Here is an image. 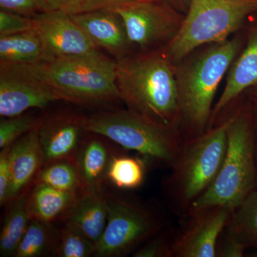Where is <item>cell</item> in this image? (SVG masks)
<instances>
[{"mask_svg": "<svg viewBox=\"0 0 257 257\" xmlns=\"http://www.w3.org/2000/svg\"><path fill=\"white\" fill-rule=\"evenodd\" d=\"M241 47L239 38L229 39L174 64L178 88V130L183 142L209 130L216 91Z\"/></svg>", "mask_w": 257, "mask_h": 257, "instance_id": "1", "label": "cell"}, {"mask_svg": "<svg viewBox=\"0 0 257 257\" xmlns=\"http://www.w3.org/2000/svg\"><path fill=\"white\" fill-rule=\"evenodd\" d=\"M116 62V87L127 109L178 128L175 65L162 50L131 53Z\"/></svg>", "mask_w": 257, "mask_h": 257, "instance_id": "2", "label": "cell"}, {"mask_svg": "<svg viewBox=\"0 0 257 257\" xmlns=\"http://www.w3.org/2000/svg\"><path fill=\"white\" fill-rule=\"evenodd\" d=\"M226 135L227 143L220 170L209 189L187 212L216 206L234 210L256 189L253 107L241 106L228 118Z\"/></svg>", "mask_w": 257, "mask_h": 257, "instance_id": "3", "label": "cell"}, {"mask_svg": "<svg viewBox=\"0 0 257 257\" xmlns=\"http://www.w3.org/2000/svg\"><path fill=\"white\" fill-rule=\"evenodd\" d=\"M227 119L202 135L183 142L178 158L164 181L171 210L183 216L209 189L220 170L227 143Z\"/></svg>", "mask_w": 257, "mask_h": 257, "instance_id": "4", "label": "cell"}, {"mask_svg": "<svg viewBox=\"0 0 257 257\" xmlns=\"http://www.w3.org/2000/svg\"><path fill=\"white\" fill-rule=\"evenodd\" d=\"M84 128L125 150L138 152L145 160L170 169L183 145L178 128L159 124L128 109L87 116Z\"/></svg>", "mask_w": 257, "mask_h": 257, "instance_id": "5", "label": "cell"}, {"mask_svg": "<svg viewBox=\"0 0 257 257\" xmlns=\"http://www.w3.org/2000/svg\"><path fill=\"white\" fill-rule=\"evenodd\" d=\"M61 100L96 105L121 100L116 84V62L100 52L69 56L37 64Z\"/></svg>", "mask_w": 257, "mask_h": 257, "instance_id": "6", "label": "cell"}, {"mask_svg": "<svg viewBox=\"0 0 257 257\" xmlns=\"http://www.w3.org/2000/svg\"><path fill=\"white\" fill-rule=\"evenodd\" d=\"M257 12V0H191L175 36L162 52L173 64L208 44L221 43Z\"/></svg>", "mask_w": 257, "mask_h": 257, "instance_id": "7", "label": "cell"}, {"mask_svg": "<svg viewBox=\"0 0 257 257\" xmlns=\"http://www.w3.org/2000/svg\"><path fill=\"white\" fill-rule=\"evenodd\" d=\"M108 203L107 223L94 256H126L164 230V221L146 206L109 195Z\"/></svg>", "mask_w": 257, "mask_h": 257, "instance_id": "8", "label": "cell"}, {"mask_svg": "<svg viewBox=\"0 0 257 257\" xmlns=\"http://www.w3.org/2000/svg\"><path fill=\"white\" fill-rule=\"evenodd\" d=\"M37 64L0 62V115L13 117L61 101L44 79Z\"/></svg>", "mask_w": 257, "mask_h": 257, "instance_id": "9", "label": "cell"}, {"mask_svg": "<svg viewBox=\"0 0 257 257\" xmlns=\"http://www.w3.org/2000/svg\"><path fill=\"white\" fill-rule=\"evenodd\" d=\"M107 10L119 15L132 46L139 47L143 52L152 51L154 47L170 42L184 18L164 5L162 0L121 5Z\"/></svg>", "mask_w": 257, "mask_h": 257, "instance_id": "10", "label": "cell"}, {"mask_svg": "<svg viewBox=\"0 0 257 257\" xmlns=\"http://www.w3.org/2000/svg\"><path fill=\"white\" fill-rule=\"evenodd\" d=\"M232 210L216 206L189 211L174 234L171 257H216V245Z\"/></svg>", "mask_w": 257, "mask_h": 257, "instance_id": "11", "label": "cell"}, {"mask_svg": "<svg viewBox=\"0 0 257 257\" xmlns=\"http://www.w3.org/2000/svg\"><path fill=\"white\" fill-rule=\"evenodd\" d=\"M32 29L41 39L52 61L99 52L70 15L47 12L32 17Z\"/></svg>", "mask_w": 257, "mask_h": 257, "instance_id": "12", "label": "cell"}, {"mask_svg": "<svg viewBox=\"0 0 257 257\" xmlns=\"http://www.w3.org/2000/svg\"><path fill=\"white\" fill-rule=\"evenodd\" d=\"M84 119L85 116L72 114L42 118L38 130L44 165L56 161L76 160L87 133L84 128Z\"/></svg>", "mask_w": 257, "mask_h": 257, "instance_id": "13", "label": "cell"}, {"mask_svg": "<svg viewBox=\"0 0 257 257\" xmlns=\"http://www.w3.org/2000/svg\"><path fill=\"white\" fill-rule=\"evenodd\" d=\"M97 48H102L116 61L131 54L124 23L111 10H99L69 15Z\"/></svg>", "mask_w": 257, "mask_h": 257, "instance_id": "14", "label": "cell"}, {"mask_svg": "<svg viewBox=\"0 0 257 257\" xmlns=\"http://www.w3.org/2000/svg\"><path fill=\"white\" fill-rule=\"evenodd\" d=\"M38 127L39 125L10 147L12 182L8 204L32 188L37 175L43 167V152Z\"/></svg>", "mask_w": 257, "mask_h": 257, "instance_id": "15", "label": "cell"}, {"mask_svg": "<svg viewBox=\"0 0 257 257\" xmlns=\"http://www.w3.org/2000/svg\"><path fill=\"white\" fill-rule=\"evenodd\" d=\"M108 140L97 134L87 133L79 147L76 163L85 194L104 190L108 167L116 154Z\"/></svg>", "mask_w": 257, "mask_h": 257, "instance_id": "16", "label": "cell"}, {"mask_svg": "<svg viewBox=\"0 0 257 257\" xmlns=\"http://www.w3.org/2000/svg\"><path fill=\"white\" fill-rule=\"evenodd\" d=\"M257 85V29L248 35L247 45L231 64L226 84L211 114L210 126L243 92Z\"/></svg>", "mask_w": 257, "mask_h": 257, "instance_id": "17", "label": "cell"}, {"mask_svg": "<svg viewBox=\"0 0 257 257\" xmlns=\"http://www.w3.org/2000/svg\"><path fill=\"white\" fill-rule=\"evenodd\" d=\"M84 194L64 192L45 183H35L28 196L30 217L50 225L64 221Z\"/></svg>", "mask_w": 257, "mask_h": 257, "instance_id": "18", "label": "cell"}, {"mask_svg": "<svg viewBox=\"0 0 257 257\" xmlns=\"http://www.w3.org/2000/svg\"><path fill=\"white\" fill-rule=\"evenodd\" d=\"M108 196L104 190L84 194L64 221V224L79 231L96 244L107 223Z\"/></svg>", "mask_w": 257, "mask_h": 257, "instance_id": "19", "label": "cell"}, {"mask_svg": "<svg viewBox=\"0 0 257 257\" xmlns=\"http://www.w3.org/2000/svg\"><path fill=\"white\" fill-rule=\"evenodd\" d=\"M52 61L33 30L0 37V62L37 64Z\"/></svg>", "mask_w": 257, "mask_h": 257, "instance_id": "20", "label": "cell"}, {"mask_svg": "<svg viewBox=\"0 0 257 257\" xmlns=\"http://www.w3.org/2000/svg\"><path fill=\"white\" fill-rule=\"evenodd\" d=\"M23 193L9 204L0 234V254L15 256L31 221L28 210L29 192Z\"/></svg>", "mask_w": 257, "mask_h": 257, "instance_id": "21", "label": "cell"}, {"mask_svg": "<svg viewBox=\"0 0 257 257\" xmlns=\"http://www.w3.org/2000/svg\"><path fill=\"white\" fill-rule=\"evenodd\" d=\"M225 230L246 248L257 247V189L233 210Z\"/></svg>", "mask_w": 257, "mask_h": 257, "instance_id": "22", "label": "cell"}, {"mask_svg": "<svg viewBox=\"0 0 257 257\" xmlns=\"http://www.w3.org/2000/svg\"><path fill=\"white\" fill-rule=\"evenodd\" d=\"M35 183L48 184L64 192L85 194L76 160L56 161L44 165Z\"/></svg>", "mask_w": 257, "mask_h": 257, "instance_id": "23", "label": "cell"}, {"mask_svg": "<svg viewBox=\"0 0 257 257\" xmlns=\"http://www.w3.org/2000/svg\"><path fill=\"white\" fill-rule=\"evenodd\" d=\"M146 160L139 157L114 154L107 171V180L117 188L133 189L143 184Z\"/></svg>", "mask_w": 257, "mask_h": 257, "instance_id": "24", "label": "cell"}, {"mask_svg": "<svg viewBox=\"0 0 257 257\" xmlns=\"http://www.w3.org/2000/svg\"><path fill=\"white\" fill-rule=\"evenodd\" d=\"M56 233L51 225L32 219L15 256L39 257L55 254Z\"/></svg>", "mask_w": 257, "mask_h": 257, "instance_id": "25", "label": "cell"}, {"mask_svg": "<svg viewBox=\"0 0 257 257\" xmlns=\"http://www.w3.org/2000/svg\"><path fill=\"white\" fill-rule=\"evenodd\" d=\"M95 251V243L68 225L56 233L55 256L88 257L94 256Z\"/></svg>", "mask_w": 257, "mask_h": 257, "instance_id": "26", "label": "cell"}, {"mask_svg": "<svg viewBox=\"0 0 257 257\" xmlns=\"http://www.w3.org/2000/svg\"><path fill=\"white\" fill-rule=\"evenodd\" d=\"M42 118L26 112L13 117H7L0 121V148L12 146L18 139L40 124Z\"/></svg>", "mask_w": 257, "mask_h": 257, "instance_id": "27", "label": "cell"}, {"mask_svg": "<svg viewBox=\"0 0 257 257\" xmlns=\"http://www.w3.org/2000/svg\"><path fill=\"white\" fill-rule=\"evenodd\" d=\"M173 234L161 231L147 240L133 253L134 257H171Z\"/></svg>", "mask_w": 257, "mask_h": 257, "instance_id": "28", "label": "cell"}, {"mask_svg": "<svg viewBox=\"0 0 257 257\" xmlns=\"http://www.w3.org/2000/svg\"><path fill=\"white\" fill-rule=\"evenodd\" d=\"M32 29L31 18L7 10L0 11V37L21 33Z\"/></svg>", "mask_w": 257, "mask_h": 257, "instance_id": "29", "label": "cell"}, {"mask_svg": "<svg viewBox=\"0 0 257 257\" xmlns=\"http://www.w3.org/2000/svg\"><path fill=\"white\" fill-rule=\"evenodd\" d=\"M0 7L28 18L49 12L45 0H0Z\"/></svg>", "mask_w": 257, "mask_h": 257, "instance_id": "30", "label": "cell"}, {"mask_svg": "<svg viewBox=\"0 0 257 257\" xmlns=\"http://www.w3.org/2000/svg\"><path fill=\"white\" fill-rule=\"evenodd\" d=\"M10 147L2 149L0 152V204L2 207L5 204H8L10 187H11Z\"/></svg>", "mask_w": 257, "mask_h": 257, "instance_id": "31", "label": "cell"}, {"mask_svg": "<svg viewBox=\"0 0 257 257\" xmlns=\"http://www.w3.org/2000/svg\"><path fill=\"white\" fill-rule=\"evenodd\" d=\"M246 249L224 229L216 245V257H242Z\"/></svg>", "mask_w": 257, "mask_h": 257, "instance_id": "32", "label": "cell"}, {"mask_svg": "<svg viewBox=\"0 0 257 257\" xmlns=\"http://www.w3.org/2000/svg\"><path fill=\"white\" fill-rule=\"evenodd\" d=\"M49 12H59L67 15L82 13L87 0H45Z\"/></svg>", "mask_w": 257, "mask_h": 257, "instance_id": "33", "label": "cell"}, {"mask_svg": "<svg viewBox=\"0 0 257 257\" xmlns=\"http://www.w3.org/2000/svg\"><path fill=\"white\" fill-rule=\"evenodd\" d=\"M160 0H87L84 12L92 10H111L121 5L133 4V3L155 2Z\"/></svg>", "mask_w": 257, "mask_h": 257, "instance_id": "34", "label": "cell"}, {"mask_svg": "<svg viewBox=\"0 0 257 257\" xmlns=\"http://www.w3.org/2000/svg\"><path fill=\"white\" fill-rule=\"evenodd\" d=\"M253 123H254L255 136H256V189H257V109L253 106Z\"/></svg>", "mask_w": 257, "mask_h": 257, "instance_id": "35", "label": "cell"}, {"mask_svg": "<svg viewBox=\"0 0 257 257\" xmlns=\"http://www.w3.org/2000/svg\"><path fill=\"white\" fill-rule=\"evenodd\" d=\"M246 92H248L250 98H256L257 99V85L248 89Z\"/></svg>", "mask_w": 257, "mask_h": 257, "instance_id": "36", "label": "cell"}, {"mask_svg": "<svg viewBox=\"0 0 257 257\" xmlns=\"http://www.w3.org/2000/svg\"><path fill=\"white\" fill-rule=\"evenodd\" d=\"M252 101L253 106L257 109V99L256 98H250Z\"/></svg>", "mask_w": 257, "mask_h": 257, "instance_id": "37", "label": "cell"}, {"mask_svg": "<svg viewBox=\"0 0 257 257\" xmlns=\"http://www.w3.org/2000/svg\"><path fill=\"white\" fill-rule=\"evenodd\" d=\"M251 256L253 257H257V252L253 253L252 255H251Z\"/></svg>", "mask_w": 257, "mask_h": 257, "instance_id": "38", "label": "cell"}]
</instances>
